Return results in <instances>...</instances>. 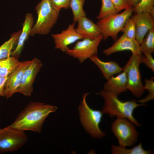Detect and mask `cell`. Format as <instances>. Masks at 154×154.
<instances>
[{
    "label": "cell",
    "instance_id": "6da1fadb",
    "mask_svg": "<svg viewBox=\"0 0 154 154\" xmlns=\"http://www.w3.org/2000/svg\"><path fill=\"white\" fill-rule=\"evenodd\" d=\"M57 109L55 106L39 102H30L9 126L20 131L40 133L46 118Z\"/></svg>",
    "mask_w": 154,
    "mask_h": 154
},
{
    "label": "cell",
    "instance_id": "7a4b0ae2",
    "mask_svg": "<svg viewBox=\"0 0 154 154\" xmlns=\"http://www.w3.org/2000/svg\"><path fill=\"white\" fill-rule=\"evenodd\" d=\"M104 98V105L102 111L103 114H108L111 117L115 116L127 119L137 126H141L134 118L133 112L138 106L146 105L139 104L135 100L123 102L118 96L108 91L103 90L98 93Z\"/></svg>",
    "mask_w": 154,
    "mask_h": 154
},
{
    "label": "cell",
    "instance_id": "3957f363",
    "mask_svg": "<svg viewBox=\"0 0 154 154\" xmlns=\"http://www.w3.org/2000/svg\"><path fill=\"white\" fill-rule=\"evenodd\" d=\"M35 10L37 19L30 35L48 34L56 22L60 11L56 9L49 0H42L37 5Z\"/></svg>",
    "mask_w": 154,
    "mask_h": 154
},
{
    "label": "cell",
    "instance_id": "277c9868",
    "mask_svg": "<svg viewBox=\"0 0 154 154\" xmlns=\"http://www.w3.org/2000/svg\"><path fill=\"white\" fill-rule=\"evenodd\" d=\"M89 94H84L78 107L80 121L84 128L92 137L101 138L106 135L99 126L103 114L102 111L92 109L88 106L86 98Z\"/></svg>",
    "mask_w": 154,
    "mask_h": 154
},
{
    "label": "cell",
    "instance_id": "5b68a950",
    "mask_svg": "<svg viewBox=\"0 0 154 154\" xmlns=\"http://www.w3.org/2000/svg\"><path fill=\"white\" fill-rule=\"evenodd\" d=\"M133 10L134 8L130 7L121 13L99 20L97 24L100 29L102 39L105 41L110 37L116 41L118 33L122 29L127 20L132 15Z\"/></svg>",
    "mask_w": 154,
    "mask_h": 154
},
{
    "label": "cell",
    "instance_id": "8992f818",
    "mask_svg": "<svg viewBox=\"0 0 154 154\" xmlns=\"http://www.w3.org/2000/svg\"><path fill=\"white\" fill-rule=\"evenodd\" d=\"M142 55V54L132 53L123 68L127 78V89L137 98L140 97L145 91L139 70Z\"/></svg>",
    "mask_w": 154,
    "mask_h": 154
},
{
    "label": "cell",
    "instance_id": "52a82bcc",
    "mask_svg": "<svg viewBox=\"0 0 154 154\" xmlns=\"http://www.w3.org/2000/svg\"><path fill=\"white\" fill-rule=\"evenodd\" d=\"M111 128L121 147L133 145L137 141L139 133L134 124L127 119L117 117L112 123Z\"/></svg>",
    "mask_w": 154,
    "mask_h": 154
},
{
    "label": "cell",
    "instance_id": "ba28073f",
    "mask_svg": "<svg viewBox=\"0 0 154 154\" xmlns=\"http://www.w3.org/2000/svg\"><path fill=\"white\" fill-rule=\"evenodd\" d=\"M28 139L24 131L9 125L0 129V153L17 151L27 141Z\"/></svg>",
    "mask_w": 154,
    "mask_h": 154
},
{
    "label": "cell",
    "instance_id": "9c48e42d",
    "mask_svg": "<svg viewBox=\"0 0 154 154\" xmlns=\"http://www.w3.org/2000/svg\"><path fill=\"white\" fill-rule=\"evenodd\" d=\"M102 39V34L94 39L83 38L77 41L72 49H68L65 53L82 63L91 56L97 55L98 47Z\"/></svg>",
    "mask_w": 154,
    "mask_h": 154
},
{
    "label": "cell",
    "instance_id": "30bf717a",
    "mask_svg": "<svg viewBox=\"0 0 154 154\" xmlns=\"http://www.w3.org/2000/svg\"><path fill=\"white\" fill-rule=\"evenodd\" d=\"M42 66L41 61L38 59L35 58L29 61L23 74L17 92L26 96L31 95L33 91V82Z\"/></svg>",
    "mask_w": 154,
    "mask_h": 154
},
{
    "label": "cell",
    "instance_id": "8fae6325",
    "mask_svg": "<svg viewBox=\"0 0 154 154\" xmlns=\"http://www.w3.org/2000/svg\"><path fill=\"white\" fill-rule=\"evenodd\" d=\"M75 23L69 25L67 28L60 33L52 35L55 44V48L65 52L68 46L77 40L82 39V37L76 31Z\"/></svg>",
    "mask_w": 154,
    "mask_h": 154
},
{
    "label": "cell",
    "instance_id": "7c38bea8",
    "mask_svg": "<svg viewBox=\"0 0 154 154\" xmlns=\"http://www.w3.org/2000/svg\"><path fill=\"white\" fill-rule=\"evenodd\" d=\"M130 17L135 26V39L140 45L149 30L154 27V18L145 12L136 13Z\"/></svg>",
    "mask_w": 154,
    "mask_h": 154
},
{
    "label": "cell",
    "instance_id": "4fadbf2b",
    "mask_svg": "<svg viewBox=\"0 0 154 154\" xmlns=\"http://www.w3.org/2000/svg\"><path fill=\"white\" fill-rule=\"evenodd\" d=\"M29 62V61L21 62L16 69L7 77L1 96L8 98L17 92L23 74Z\"/></svg>",
    "mask_w": 154,
    "mask_h": 154
},
{
    "label": "cell",
    "instance_id": "5bb4252c",
    "mask_svg": "<svg viewBox=\"0 0 154 154\" xmlns=\"http://www.w3.org/2000/svg\"><path fill=\"white\" fill-rule=\"evenodd\" d=\"M125 50H130L133 54H142L140 44L136 39L130 38L123 34L111 46L104 50L103 53L108 56L113 53Z\"/></svg>",
    "mask_w": 154,
    "mask_h": 154
},
{
    "label": "cell",
    "instance_id": "9a60e30c",
    "mask_svg": "<svg viewBox=\"0 0 154 154\" xmlns=\"http://www.w3.org/2000/svg\"><path fill=\"white\" fill-rule=\"evenodd\" d=\"M77 22L78 26L75 29L76 31L83 39H94L101 34L98 25L86 16L81 18Z\"/></svg>",
    "mask_w": 154,
    "mask_h": 154
},
{
    "label": "cell",
    "instance_id": "2e32d148",
    "mask_svg": "<svg viewBox=\"0 0 154 154\" xmlns=\"http://www.w3.org/2000/svg\"><path fill=\"white\" fill-rule=\"evenodd\" d=\"M23 24V28L19 35L17 45L12 52L11 56L18 58L19 57L26 40L30 34L34 23L33 17L31 13H27Z\"/></svg>",
    "mask_w": 154,
    "mask_h": 154
},
{
    "label": "cell",
    "instance_id": "e0dca14e",
    "mask_svg": "<svg viewBox=\"0 0 154 154\" xmlns=\"http://www.w3.org/2000/svg\"><path fill=\"white\" fill-rule=\"evenodd\" d=\"M127 79L125 72H123L116 77L111 76L104 86V90L118 96L127 89Z\"/></svg>",
    "mask_w": 154,
    "mask_h": 154
},
{
    "label": "cell",
    "instance_id": "ac0fdd59",
    "mask_svg": "<svg viewBox=\"0 0 154 154\" xmlns=\"http://www.w3.org/2000/svg\"><path fill=\"white\" fill-rule=\"evenodd\" d=\"M100 69L104 77L107 80L114 75L123 71L117 62L114 61L104 62L100 60L97 55H93L89 58Z\"/></svg>",
    "mask_w": 154,
    "mask_h": 154
},
{
    "label": "cell",
    "instance_id": "d6986e66",
    "mask_svg": "<svg viewBox=\"0 0 154 154\" xmlns=\"http://www.w3.org/2000/svg\"><path fill=\"white\" fill-rule=\"evenodd\" d=\"M21 62L15 56L0 60V77H8L18 66Z\"/></svg>",
    "mask_w": 154,
    "mask_h": 154
},
{
    "label": "cell",
    "instance_id": "ffe728a7",
    "mask_svg": "<svg viewBox=\"0 0 154 154\" xmlns=\"http://www.w3.org/2000/svg\"><path fill=\"white\" fill-rule=\"evenodd\" d=\"M21 31L20 30L13 33L10 39L0 46V60L11 56L12 50L17 44Z\"/></svg>",
    "mask_w": 154,
    "mask_h": 154
},
{
    "label": "cell",
    "instance_id": "44dd1931",
    "mask_svg": "<svg viewBox=\"0 0 154 154\" xmlns=\"http://www.w3.org/2000/svg\"><path fill=\"white\" fill-rule=\"evenodd\" d=\"M112 145L111 152L113 154H149L151 153L150 150H146L143 149L141 142L129 149L114 145Z\"/></svg>",
    "mask_w": 154,
    "mask_h": 154
},
{
    "label": "cell",
    "instance_id": "7402d4cb",
    "mask_svg": "<svg viewBox=\"0 0 154 154\" xmlns=\"http://www.w3.org/2000/svg\"><path fill=\"white\" fill-rule=\"evenodd\" d=\"M85 0H70L69 7L73 14L74 23H75L81 18L86 17V14L83 9Z\"/></svg>",
    "mask_w": 154,
    "mask_h": 154
},
{
    "label": "cell",
    "instance_id": "603a6c76",
    "mask_svg": "<svg viewBox=\"0 0 154 154\" xmlns=\"http://www.w3.org/2000/svg\"><path fill=\"white\" fill-rule=\"evenodd\" d=\"M140 45L141 53L151 54L154 52V27L149 30Z\"/></svg>",
    "mask_w": 154,
    "mask_h": 154
},
{
    "label": "cell",
    "instance_id": "cb8c5ba5",
    "mask_svg": "<svg viewBox=\"0 0 154 154\" xmlns=\"http://www.w3.org/2000/svg\"><path fill=\"white\" fill-rule=\"evenodd\" d=\"M102 6L97 18L100 20L108 16L117 14L111 0H101Z\"/></svg>",
    "mask_w": 154,
    "mask_h": 154
},
{
    "label": "cell",
    "instance_id": "d4e9b609",
    "mask_svg": "<svg viewBox=\"0 0 154 154\" xmlns=\"http://www.w3.org/2000/svg\"><path fill=\"white\" fill-rule=\"evenodd\" d=\"M121 31L127 37L132 39H135V26L133 21L131 17L127 20Z\"/></svg>",
    "mask_w": 154,
    "mask_h": 154
},
{
    "label": "cell",
    "instance_id": "484cf974",
    "mask_svg": "<svg viewBox=\"0 0 154 154\" xmlns=\"http://www.w3.org/2000/svg\"><path fill=\"white\" fill-rule=\"evenodd\" d=\"M145 84L144 89L145 90H148L149 94L144 98L139 101V102L143 104H145L154 98V82L153 78L149 79H145Z\"/></svg>",
    "mask_w": 154,
    "mask_h": 154
},
{
    "label": "cell",
    "instance_id": "4316f807",
    "mask_svg": "<svg viewBox=\"0 0 154 154\" xmlns=\"http://www.w3.org/2000/svg\"><path fill=\"white\" fill-rule=\"evenodd\" d=\"M154 0H139L136 6L134 8L135 13L140 12L149 13L154 7Z\"/></svg>",
    "mask_w": 154,
    "mask_h": 154
},
{
    "label": "cell",
    "instance_id": "83f0119b",
    "mask_svg": "<svg viewBox=\"0 0 154 154\" xmlns=\"http://www.w3.org/2000/svg\"><path fill=\"white\" fill-rule=\"evenodd\" d=\"M114 7L118 13L123 9H126L131 7L125 0H111Z\"/></svg>",
    "mask_w": 154,
    "mask_h": 154
},
{
    "label": "cell",
    "instance_id": "f1b7e54d",
    "mask_svg": "<svg viewBox=\"0 0 154 154\" xmlns=\"http://www.w3.org/2000/svg\"><path fill=\"white\" fill-rule=\"evenodd\" d=\"M151 54L145 53L144 54L145 56L142 55L141 58L142 63H144L147 67L154 71V60Z\"/></svg>",
    "mask_w": 154,
    "mask_h": 154
},
{
    "label": "cell",
    "instance_id": "f546056e",
    "mask_svg": "<svg viewBox=\"0 0 154 154\" xmlns=\"http://www.w3.org/2000/svg\"><path fill=\"white\" fill-rule=\"evenodd\" d=\"M54 7L58 10L62 8L67 9L69 7L70 0H49Z\"/></svg>",
    "mask_w": 154,
    "mask_h": 154
},
{
    "label": "cell",
    "instance_id": "4dcf8cb0",
    "mask_svg": "<svg viewBox=\"0 0 154 154\" xmlns=\"http://www.w3.org/2000/svg\"><path fill=\"white\" fill-rule=\"evenodd\" d=\"M7 78V77H0V96H1L3 86Z\"/></svg>",
    "mask_w": 154,
    "mask_h": 154
},
{
    "label": "cell",
    "instance_id": "1f68e13d",
    "mask_svg": "<svg viewBox=\"0 0 154 154\" xmlns=\"http://www.w3.org/2000/svg\"><path fill=\"white\" fill-rule=\"evenodd\" d=\"M129 5L134 8L137 5L139 0H125Z\"/></svg>",
    "mask_w": 154,
    "mask_h": 154
},
{
    "label": "cell",
    "instance_id": "d6a6232c",
    "mask_svg": "<svg viewBox=\"0 0 154 154\" xmlns=\"http://www.w3.org/2000/svg\"><path fill=\"white\" fill-rule=\"evenodd\" d=\"M154 18V7H153L149 13Z\"/></svg>",
    "mask_w": 154,
    "mask_h": 154
}]
</instances>
